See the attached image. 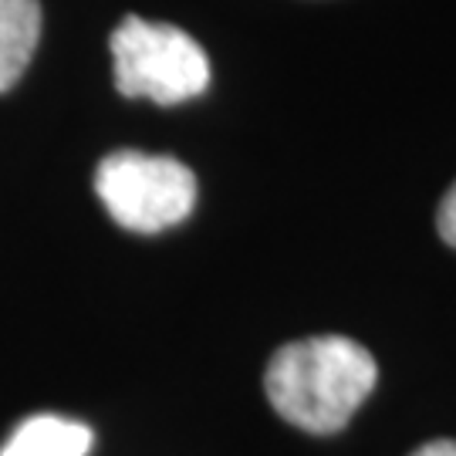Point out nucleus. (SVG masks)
<instances>
[{
  "instance_id": "3",
  "label": "nucleus",
  "mask_w": 456,
  "mask_h": 456,
  "mask_svg": "<svg viewBox=\"0 0 456 456\" xmlns=\"http://www.w3.org/2000/svg\"><path fill=\"white\" fill-rule=\"evenodd\" d=\"M95 193L118 227L159 233L183 224L196 207V176L173 156L122 149L95 169Z\"/></svg>"
},
{
  "instance_id": "6",
  "label": "nucleus",
  "mask_w": 456,
  "mask_h": 456,
  "mask_svg": "<svg viewBox=\"0 0 456 456\" xmlns=\"http://www.w3.org/2000/svg\"><path fill=\"white\" fill-rule=\"evenodd\" d=\"M436 230L450 247H456V183L450 186V193L443 196L440 210H436Z\"/></svg>"
},
{
  "instance_id": "7",
  "label": "nucleus",
  "mask_w": 456,
  "mask_h": 456,
  "mask_svg": "<svg viewBox=\"0 0 456 456\" xmlns=\"http://www.w3.org/2000/svg\"><path fill=\"white\" fill-rule=\"evenodd\" d=\"M412 456H456V440H429Z\"/></svg>"
},
{
  "instance_id": "1",
  "label": "nucleus",
  "mask_w": 456,
  "mask_h": 456,
  "mask_svg": "<svg viewBox=\"0 0 456 456\" xmlns=\"http://www.w3.org/2000/svg\"><path fill=\"white\" fill-rule=\"evenodd\" d=\"M379 379L372 352L345 335H314L277 348L264 392L281 419L331 436L348 426Z\"/></svg>"
},
{
  "instance_id": "5",
  "label": "nucleus",
  "mask_w": 456,
  "mask_h": 456,
  "mask_svg": "<svg viewBox=\"0 0 456 456\" xmlns=\"http://www.w3.org/2000/svg\"><path fill=\"white\" fill-rule=\"evenodd\" d=\"M41 37L37 0H0V92H11L28 71Z\"/></svg>"
},
{
  "instance_id": "4",
  "label": "nucleus",
  "mask_w": 456,
  "mask_h": 456,
  "mask_svg": "<svg viewBox=\"0 0 456 456\" xmlns=\"http://www.w3.org/2000/svg\"><path fill=\"white\" fill-rule=\"evenodd\" d=\"M92 440L95 436L85 423L41 412L17 426L0 456H88Z\"/></svg>"
},
{
  "instance_id": "2",
  "label": "nucleus",
  "mask_w": 456,
  "mask_h": 456,
  "mask_svg": "<svg viewBox=\"0 0 456 456\" xmlns=\"http://www.w3.org/2000/svg\"><path fill=\"white\" fill-rule=\"evenodd\" d=\"M115 88L126 98L183 105L210 85V58L173 24H152L129 14L112 31Z\"/></svg>"
}]
</instances>
